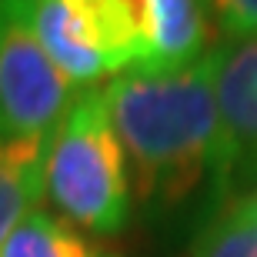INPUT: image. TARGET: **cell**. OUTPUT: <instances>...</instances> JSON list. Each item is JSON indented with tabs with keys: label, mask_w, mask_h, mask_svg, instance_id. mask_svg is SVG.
<instances>
[{
	"label": "cell",
	"mask_w": 257,
	"mask_h": 257,
	"mask_svg": "<svg viewBox=\"0 0 257 257\" xmlns=\"http://www.w3.org/2000/svg\"><path fill=\"white\" fill-rule=\"evenodd\" d=\"M131 167L134 204L154 227H200L230 200L234 171L207 64L181 74H131L104 87Z\"/></svg>",
	"instance_id": "1"
},
{
	"label": "cell",
	"mask_w": 257,
	"mask_h": 257,
	"mask_svg": "<svg viewBox=\"0 0 257 257\" xmlns=\"http://www.w3.org/2000/svg\"><path fill=\"white\" fill-rule=\"evenodd\" d=\"M44 194L67 224L90 237H117L134 217V187L104 90L87 87L50 134Z\"/></svg>",
	"instance_id": "2"
},
{
	"label": "cell",
	"mask_w": 257,
	"mask_h": 257,
	"mask_svg": "<svg viewBox=\"0 0 257 257\" xmlns=\"http://www.w3.org/2000/svg\"><path fill=\"white\" fill-rule=\"evenodd\" d=\"M34 37L74 87L131 74L144 64L137 0H34L20 4Z\"/></svg>",
	"instance_id": "3"
},
{
	"label": "cell",
	"mask_w": 257,
	"mask_h": 257,
	"mask_svg": "<svg viewBox=\"0 0 257 257\" xmlns=\"http://www.w3.org/2000/svg\"><path fill=\"white\" fill-rule=\"evenodd\" d=\"M74 104V84L34 37L20 4H0V141L50 137Z\"/></svg>",
	"instance_id": "4"
},
{
	"label": "cell",
	"mask_w": 257,
	"mask_h": 257,
	"mask_svg": "<svg viewBox=\"0 0 257 257\" xmlns=\"http://www.w3.org/2000/svg\"><path fill=\"white\" fill-rule=\"evenodd\" d=\"M204 64L227 134L234 187L250 194L257 191V40L217 44Z\"/></svg>",
	"instance_id": "5"
},
{
	"label": "cell",
	"mask_w": 257,
	"mask_h": 257,
	"mask_svg": "<svg viewBox=\"0 0 257 257\" xmlns=\"http://www.w3.org/2000/svg\"><path fill=\"white\" fill-rule=\"evenodd\" d=\"M144 34L141 74H181L204 64L214 40L210 4L194 0H137Z\"/></svg>",
	"instance_id": "6"
},
{
	"label": "cell",
	"mask_w": 257,
	"mask_h": 257,
	"mask_svg": "<svg viewBox=\"0 0 257 257\" xmlns=\"http://www.w3.org/2000/svg\"><path fill=\"white\" fill-rule=\"evenodd\" d=\"M50 137L0 141V244L44 197Z\"/></svg>",
	"instance_id": "7"
},
{
	"label": "cell",
	"mask_w": 257,
	"mask_h": 257,
	"mask_svg": "<svg viewBox=\"0 0 257 257\" xmlns=\"http://www.w3.org/2000/svg\"><path fill=\"white\" fill-rule=\"evenodd\" d=\"M0 257H117L50 210H30L0 244Z\"/></svg>",
	"instance_id": "8"
},
{
	"label": "cell",
	"mask_w": 257,
	"mask_h": 257,
	"mask_svg": "<svg viewBox=\"0 0 257 257\" xmlns=\"http://www.w3.org/2000/svg\"><path fill=\"white\" fill-rule=\"evenodd\" d=\"M187 257H257V191L230 197L200 227Z\"/></svg>",
	"instance_id": "9"
},
{
	"label": "cell",
	"mask_w": 257,
	"mask_h": 257,
	"mask_svg": "<svg viewBox=\"0 0 257 257\" xmlns=\"http://www.w3.org/2000/svg\"><path fill=\"white\" fill-rule=\"evenodd\" d=\"M214 17V34L220 44L230 40H257V0H224L210 4Z\"/></svg>",
	"instance_id": "10"
}]
</instances>
